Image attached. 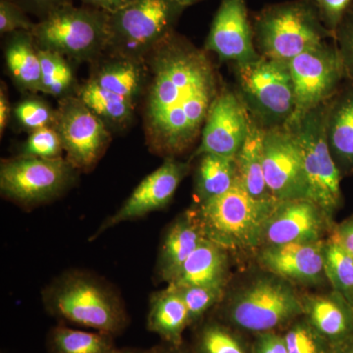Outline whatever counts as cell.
<instances>
[{
    "instance_id": "28",
    "label": "cell",
    "mask_w": 353,
    "mask_h": 353,
    "mask_svg": "<svg viewBox=\"0 0 353 353\" xmlns=\"http://www.w3.org/2000/svg\"><path fill=\"white\" fill-rule=\"evenodd\" d=\"M77 97L104 123L111 132H122L134 122L137 106L125 97L88 79L80 83Z\"/></svg>"
},
{
    "instance_id": "31",
    "label": "cell",
    "mask_w": 353,
    "mask_h": 353,
    "mask_svg": "<svg viewBox=\"0 0 353 353\" xmlns=\"http://www.w3.org/2000/svg\"><path fill=\"white\" fill-rule=\"evenodd\" d=\"M39 55L41 66V92L58 101L77 97L80 83L71 61L57 52L41 48Z\"/></svg>"
},
{
    "instance_id": "38",
    "label": "cell",
    "mask_w": 353,
    "mask_h": 353,
    "mask_svg": "<svg viewBox=\"0 0 353 353\" xmlns=\"http://www.w3.org/2000/svg\"><path fill=\"white\" fill-rule=\"evenodd\" d=\"M36 23L13 0H0V34L2 37L18 31L32 32Z\"/></svg>"
},
{
    "instance_id": "10",
    "label": "cell",
    "mask_w": 353,
    "mask_h": 353,
    "mask_svg": "<svg viewBox=\"0 0 353 353\" xmlns=\"http://www.w3.org/2000/svg\"><path fill=\"white\" fill-rule=\"evenodd\" d=\"M80 172L66 158L18 157L0 163V192L25 210L50 203L75 187Z\"/></svg>"
},
{
    "instance_id": "1",
    "label": "cell",
    "mask_w": 353,
    "mask_h": 353,
    "mask_svg": "<svg viewBox=\"0 0 353 353\" xmlns=\"http://www.w3.org/2000/svg\"><path fill=\"white\" fill-rule=\"evenodd\" d=\"M148 83L143 99L148 150L176 158L201 139L211 105L219 94V77L205 50L173 32L145 58Z\"/></svg>"
},
{
    "instance_id": "18",
    "label": "cell",
    "mask_w": 353,
    "mask_h": 353,
    "mask_svg": "<svg viewBox=\"0 0 353 353\" xmlns=\"http://www.w3.org/2000/svg\"><path fill=\"white\" fill-rule=\"evenodd\" d=\"M325 240L262 246L255 257L262 270L280 276L292 285L314 287L327 281L323 256Z\"/></svg>"
},
{
    "instance_id": "40",
    "label": "cell",
    "mask_w": 353,
    "mask_h": 353,
    "mask_svg": "<svg viewBox=\"0 0 353 353\" xmlns=\"http://www.w3.org/2000/svg\"><path fill=\"white\" fill-rule=\"evenodd\" d=\"M254 336L253 353H289L284 334L277 332H266Z\"/></svg>"
},
{
    "instance_id": "30",
    "label": "cell",
    "mask_w": 353,
    "mask_h": 353,
    "mask_svg": "<svg viewBox=\"0 0 353 353\" xmlns=\"http://www.w3.org/2000/svg\"><path fill=\"white\" fill-rule=\"evenodd\" d=\"M192 353H253L252 343L219 319L201 322L194 334Z\"/></svg>"
},
{
    "instance_id": "21",
    "label": "cell",
    "mask_w": 353,
    "mask_h": 353,
    "mask_svg": "<svg viewBox=\"0 0 353 353\" xmlns=\"http://www.w3.org/2000/svg\"><path fill=\"white\" fill-rule=\"evenodd\" d=\"M303 317L332 348L353 341V307L338 292L301 296Z\"/></svg>"
},
{
    "instance_id": "15",
    "label": "cell",
    "mask_w": 353,
    "mask_h": 353,
    "mask_svg": "<svg viewBox=\"0 0 353 353\" xmlns=\"http://www.w3.org/2000/svg\"><path fill=\"white\" fill-rule=\"evenodd\" d=\"M250 123V114L236 90L222 87L202 128L201 143L190 159L202 154L236 157L245 143Z\"/></svg>"
},
{
    "instance_id": "41",
    "label": "cell",
    "mask_w": 353,
    "mask_h": 353,
    "mask_svg": "<svg viewBox=\"0 0 353 353\" xmlns=\"http://www.w3.org/2000/svg\"><path fill=\"white\" fill-rule=\"evenodd\" d=\"M29 15L43 20L48 14L60 7L73 3V0H13Z\"/></svg>"
},
{
    "instance_id": "17",
    "label": "cell",
    "mask_w": 353,
    "mask_h": 353,
    "mask_svg": "<svg viewBox=\"0 0 353 353\" xmlns=\"http://www.w3.org/2000/svg\"><path fill=\"white\" fill-rule=\"evenodd\" d=\"M204 50L215 53L221 62L234 65L259 59L252 20L245 0H221Z\"/></svg>"
},
{
    "instance_id": "47",
    "label": "cell",
    "mask_w": 353,
    "mask_h": 353,
    "mask_svg": "<svg viewBox=\"0 0 353 353\" xmlns=\"http://www.w3.org/2000/svg\"><path fill=\"white\" fill-rule=\"evenodd\" d=\"M113 353H157V347L152 350H138V348H124V350H116Z\"/></svg>"
},
{
    "instance_id": "33",
    "label": "cell",
    "mask_w": 353,
    "mask_h": 353,
    "mask_svg": "<svg viewBox=\"0 0 353 353\" xmlns=\"http://www.w3.org/2000/svg\"><path fill=\"white\" fill-rule=\"evenodd\" d=\"M12 117L22 131L32 132L46 127H54L57 109L37 94L21 99L13 108Z\"/></svg>"
},
{
    "instance_id": "16",
    "label": "cell",
    "mask_w": 353,
    "mask_h": 353,
    "mask_svg": "<svg viewBox=\"0 0 353 353\" xmlns=\"http://www.w3.org/2000/svg\"><path fill=\"white\" fill-rule=\"evenodd\" d=\"M334 228V221L310 199L280 201L265 222L261 248L323 241Z\"/></svg>"
},
{
    "instance_id": "24",
    "label": "cell",
    "mask_w": 353,
    "mask_h": 353,
    "mask_svg": "<svg viewBox=\"0 0 353 353\" xmlns=\"http://www.w3.org/2000/svg\"><path fill=\"white\" fill-rule=\"evenodd\" d=\"M148 331L158 334L167 345L180 347L183 334L190 327L189 311L175 285L152 294L148 314Z\"/></svg>"
},
{
    "instance_id": "25",
    "label": "cell",
    "mask_w": 353,
    "mask_h": 353,
    "mask_svg": "<svg viewBox=\"0 0 353 353\" xmlns=\"http://www.w3.org/2000/svg\"><path fill=\"white\" fill-rule=\"evenodd\" d=\"M6 38L4 59L14 85L27 94L41 92V60L32 32L18 31Z\"/></svg>"
},
{
    "instance_id": "5",
    "label": "cell",
    "mask_w": 353,
    "mask_h": 353,
    "mask_svg": "<svg viewBox=\"0 0 353 353\" xmlns=\"http://www.w3.org/2000/svg\"><path fill=\"white\" fill-rule=\"evenodd\" d=\"M279 201H260L241 189L240 183L226 194L201 205H192L204 238L228 252L256 253L261 248L267 218Z\"/></svg>"
},
{
    "instance_id": "4",
    "label": "cell",
    "mask_w": 353,
    "mask_h": 353,
    "mask_svg": "<svg viewBox=\"0 0 353 353\" xmlns=\"http://www.w3.org/2000/svg\"><path fill=\"white\" fill-rule=\"evenodd\" d=\"M255 46L261 57L289 62L334 39L309 0H289L264 6L252 19Z\"/></svg>"
},
{
    "instance_id": "26",
    "label": "cell",
    "mask_w": 353,
    "mask_h": 353,
    "mask_svg": "<svg viewBox=\"0 0 353 353\" xmlns=\"http://www.w3.org/2000/svg\"><path fill=\"white\" fill-rule=\"evenodd\" d=\"M194 170V205H201L226 194L239 183L236 157L202 154Z\"/></svg>"
},
{
    "instance_id": "39",
    "label": "cell",
    "mask_w": 353,
    "mask_h": 353,
    "mask_svg": "<svg viewBox=\"0 0 353 353\" xmlns=\"http://www.w3.org/2000/svg\"><path fill=\"white\" fill-rule=\"evenodd\" d=\"M314 6L325 27L334 34L345 14L353 6V0H309Z\"/></svg>"
},
{
    "instance_id": "2",
    "label": "cell",
    "mask_w": 353,
    "mask_h": 353,
    "mask_svg": "<svg viewBox=\"0 0 353 353\" xmlns=\"http://www.w3.org/2000/svg\"><path fill=\"white\" fill-rule=\"evenodd\" d=\"M43 303L57 319L114 336L130 321L119 292L88 272L68 271L54 279L43 290Z\"/></svg>"
},
{
    "instance_id": "42",
    "label": "cell",
    "mask_w": 353,
    "mask_h": 353,
    "mask_svg": "<svg viewBox=\"0 0 353 353\" xmlns=\"http://www.w3.org/2000/svg\"><path fill=\"white\" fill-rule=\"evenodd\" d=\"M333 233L336 240L353 257V215L340 224L334 225Z\"/></svg>"
},
{
    "instance_id": "13",
    "label": "cell",
    "mask_w": 353,
    "mask_h": 353,
    "mask_svg": "<svg viewBox=\"0 0 353 353\" xmlns=\"http://www.w3.org/2000/svg\"><path fill=\"white\" fill-rule=\"evenodd\" d=\"M262 148L265 181L274 199L279 202L307 199L303 155L290 128L264 130Z\"/></svg>"
},
{
    "instance_id": "27",
    "label": "cell",
    "mask_w": 353,
    "mask_h": 353,
    "mask_svg": "<svg viewBox=\"0 0 353 353\" xmlns=\"http://www.w3.org/2000/svg\"><path fill=\"white\" fill-rule=\"evenodd\" d=\"M264 129L250 117V130L245 143L236 154L239 183L248 196L260 201H277L265 181L263 169Z\"/></svg>"
},
{
    "instance_id": "23",
    "label": "cell",
    "mask_w": 353,
    "mask_h": 353,
    "mask_svg": "<svg viewBox=\"0 0 353 353\" xmlns=\"http://www.w3.org/2000/svg\"><path fill=\"white\" fill-rule=\"evenodd\" d=\"M230 275V253L204 238L170 284L176 287L201 285L226 290Z\"/></svg>"
},
{
    "instance_id": "3",
    "label": "cell",
    "mask_w": 353,
    "mask_h": 353,
    "mask_svg": "<svg viewBox=\"0 0 353 353\" xmlns=\"http://www.w3.org/2000/svg\"><path fill=\"white\" fill-rule=\"evenodd\" d=\"M218 319L236 331L253 334L276 332L303 315L301 296L294 285L270 272L225 294Z\"/></svg>"
},
{
    "instance_id": "9",
    "label": "cell",
    "mask_w": 353,
    "mask_h": 353,
    "mask_svg": "<svg viewBox=\"0 0 353 353\" xmlns=\"http://www.w3.org/2000/svg\"><path fill=\"white\" fill-rule=\"evenodd\" d=\"M328 101L303 114H296L287 125L296 137L307 181V199L315 202L334 221L343 206L340 170L327 143L326 113Z\"/></svg>"
},
{
    "instance_id": "32",
    "label": "cell",
    "mask_w": 353,
    "mask_h": 353,
    "mask_svg": "<svg viewBox=\"0 0 353 353\" xmlns=\"http://www.w3.org/2000/svg\"><path fill=\"white\" fill-rule=\"evenodd\" d=\"M324 270L327 281L353 307V257L336 240L333 232L323 246Z\"/></svg>"
},
{
    "instance_id": "6",
    "label": "cell",
    "mask_w": 353,
    "mask_h": 353,
    "mask_svg": "<svg viewBox=\"0 0 353 353\" xmlns=\"http://www.w3.org/2000/svg\"><path fill=\"white\" fill-rule=\"evenodd\" d=\"M109 14L67 4L34 25L32 34L41 50L57 52L73 63H90L106 51Z\"/></svg>"
},
{
    "instance_id": "14",
    "label": "cell",
    "mask_w": 353,
    "mask_h": 353,
    "mask_svg": "<svg viewBox=\"0 0 353 353\" xmlns=\"http://www.w3.org/2000/svg\"><path fill=\"white\" fill-rule=\"evenodd\" d=\"M190 162L181 161L176 158L164 159L159 168L139 183L121 208L102 222L90 241L95 240L111 228L122 223L141 219L150 213L166 208L171 203L181 183L190 173Z\"/></svg>"
},
{
    "instance_id": "35",
    "label": "cell",
    "mask_w": 353,
    "mask_h": 353,
    "mask_svg": "<svg viewBox=\"0 0 353 353\" xmlns=\"http://www.w3.org/2000/svg\"><path fill=\"white\" fill-rule=\"evenodd\" d=\"M176 288L181 292V296H182L183 301L187 305L188 311H189L190 327L199 325L203 316L211 308L215 307L222 303L225 294H226V290L201 287V285Z\"/></svg>"
},
{
    "instance_id": "12",
    "label": "cell",
    "mask_w": 353,
    "mask_h": 353,
    "mask_svg": "<svg viewBox=\"0 0 353 353\" xmlns=\"http://www.w3.org/2000/svg\"><path fill=\"white\" fill-rule=\"evenodd\" d=\"M288 64L296 95V114L307 112L329 101L345 80L336 44L329 41L297 55Z\"/></svg>"
},
{
    "instance_id": "7",
    "label": "cell",
    "mask_w": 353,
    "mask_h": 353,
    "mask_svg": "<svg viewBox=\"0 0 353 353\" xmlns=\"http://www.w3.org/2000/svg\"><path fill=\"white\" fill-rule=\"evenodd\" d=\"M236 94L262 129L287 126L296 114V95L289 64L264 57L234 65Z\"/></svg>"
},
{
    "instance_id": "37",
    "label": "cell",
    "mask_w": 353,
    "mask_h": 353,
    "mask_svg": "<svg viewBox=\"0 0 353 353\" xmlns=\"http://www.w3.org/2000/svg\"><path fill=\"white\" fill-rule=\"evenodd\" d=\"M333 41L340 54L345 79L353 83V6L336 28Z\"/></svg>"
},
{
    "instance_id": "45",
    "label": "cell",
    "mask_w": 353,
    "mask_h": 353,
    "mask_svg": "<svg viewBox=\"0 0 353 353\" xmlns=\"http://www.w3.org/2000/svg\"><path fill=\"white\" fill-rule=\"evenodd\" d=\"M157 353H192L188 352L182 345L180 347H174V345H167V347H157Z\"/></svg>"
},
{
    "instance_id": "44",
    "label": "cell",
    "mask_w": 353,
    "mask_h": 353,
    "mask_svg": "<svg viewBox=\"0 0 353 353\" xmlns=\"http://www.w3.org/2000/svg\"><path fill=\"white\" fill-rule=\"evenodd\" d=\"M13 108L9 101L8 92L6 83L1 82L0 87V134L3 136L9 121L12 117Z\"/></svg>"
},
{
    "instance_id": "22",
    "label": "cell",
    "mask_w": 353,
    "mask_h": 353,
    "mask_svg": "<svg viewBox=\"0 0 353 353\" xmlns=\"http://www.w3.org/2000/svg\"><path fill=\"white\" fill-rule=\"evenodd\" d=\"M327 143L343 176H353V83L343 85L328 101Z\"/></svg>"
},
{
    "instance_id": "46",
    "label": "cell",
    "mask_w": 353,
    "mask_h": 353,
    "mask_svg": "<svg viewBox=\"0 0 353 353\" xmlns=\"http://www.w3.org/2000/svg\"><path fill=\"white\" fill-rule=\"evenodd\" d=\"M331 353H353V341L332 348Z\"/></svg>"
},
{
    "instance_id": "36",
    "label": "cell",
    "mask_w": 353,
    "mask_h": 353,
    "mask_svg": "<svg viewBox=\"0 0 353 353\" xmlns=\"http://www.w3.org/2000/svg\"><path fill=\"white\" fill-rule=\"evenodd\" d=\"M63 152L61 138L54 127L43 128L30 132L20 148V155L44 159L63 158Z\"/></svg>"
},
{
    "instance_id": "34",
    "label": "cell",
    "mask_w": 353,
    "mask_h": 353,
    "mask_svg": "<svg viewBox=\"0 0 353 353\" xmlns=\"http://www.w3.org/2000/svg\"><path fill=\"white\" fill-rule=\"evenodd\" d=\"M284 338L289 353H331L328 341L318 333L303 316L290 323Z\"/></svg>"
},
{
    "instance_id": "8",
    "label": "cell",
    "mask_w": 353,
    "mask_h": 353,
    "mask_svg": "<svg viewBox=\"0 0 353 353\" xmlns=\"http://www.w3.org/2000/svg\"><path fill=\"white\" fill-rule=\"evenodd\" d=\"M185 9L176 0H136L109 14L106 52L145 60L175 32Z\"/></svg>"
},
{
    "instance_id": "11",
    "label": "cell",
    "mask_w": 353,
    "mask_h": 353,
    "mask_svg": "<svg viewBox=\"0 0 353 353\" xmlns=\"http://www.w3.org/2000/svg\"><path fill=\"white\" fill-rule=\"evenodd\" d=\"M54 128L65 158L80 173L92 171L112 141V132L78 97L58 101Z\"/></svg>"
},
{
    "instance_id": "20",
    "label": "cell",
    "mask_w": 353,
    "mask_h": 353,
    "mask_svg": "<svg viewBox=\"0 0 353 353\" xmlns=\"http://www.w3.org/2000/svg\"><path fill=\"white\" fill-rule=\"evenodd\" d=\"M203 239L194 209L183 211L165 231L155 265L157 277L167 285L170 284Z\"/></svg>"
},
{
    "instance_id": "19",
    "label": "cell",
    "mask_w": 353,
    "mask_h": 353,
    "mask_svg": "<svg viewBox=\"0 0 353 353\" xmlns=\"http://www.w3.org/2000/svg\"><path fill=\"white\" fill-rule=\"evenodd\" d=\"M145 60L104 52L90 64V80L101 88L125 97L138 106L148 83Z\"/></svg>"
},
{
    "instance_id": "48",
    "label": "cell",
    "mask_w": 353,
    "mask_h": 353,
    "mask_svg": "<svg viewBox=\"0 0 353 353\" xmlns=\"http://www.w3.org/2000/svg\"><path fill=\"white\" fill-rule=\"evenodd\" d=\"M176 1L183 7H185V8H187V7L194 6V4L201 1V0H176Z\"/></svg>"
},
{
    "instance_id": "29",
    "label": "cell",
    "mask_w": 353,
    "mask_h": 353,
    "mask_svg": "<svg viewBox=\"0 0 353 353\" xmlns=\"http://www.w3.org/2000/svg\"><path fill=\"white\" fill-rule=\"evenodd\" d=\"M50 353H113L114 336L102 332H85L58 325L48 336Z\"/></svg>"
},
{
    "instance_id": "43",
    "label": "cell",
    "mask_w": 353,
    "mask_h": 353,
    "mask_svg": "<svg viewBox=\"0 0 353 353\" xmlns=\"http://www.w3.org/2000/svg\"><path fill=\"white\" fill-rule=\"evenodd\" d=\"M83 6L92 7L108 14H112L124 8L136 0H80Z\"/></svg>"
}]
</instances>
